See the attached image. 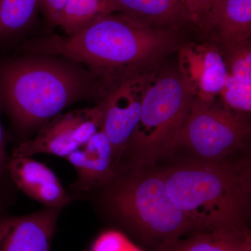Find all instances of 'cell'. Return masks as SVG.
<instances>
[{"instance_id": "1", "label": "cell", "mask_w": 251, "mask_h": 251, "mask_svg": "<svg viewBox=\"0 0 251 251\" xmlns=\"http://www.w3.org/2000/svg\"><path fill=\"white\" fill-rule=\"evenodd\" d=\"M176 33L114 13L100 16L74 35L27 41L21 50L78 63L108 90L124 79L156 72L163 58L179 46Z\"/></svg>"}, {"instance_id": "2", "label": "cell", "mask_w": 251, "mask_h": 251, "mask_svg": "<svg viewBox=\"0 0 251 251\" xmlns=\"http://www.w3.org/2000/svg\"><path fill=\"white\" fill-rule=\"evenodd\" d=\"M0 60V109L21 130L59 115L79 100L106 90L85 67L47 54Z\"/></svg>"}, {"instance_id": "3", "label": "cell", "mask_w": 251, "mask_h": 251, "mask_svg": "<svg viewBox=\"0 0 251 251\" xmlns=\"http://www.w3.org/2000/svg\"><path fill=\"white\" fill-rule=\"evenodd\" d=\"M163 173L167 193L197 231L247 226L251 192L247 166L197 159Z\"/></svg>"}, {"instance_id": "4", "label": "cell", "mask_w": 251, "mask_h": 251, "mask_svg": "<svg viewBox=\"0 0 251 251\" xmlns=\"http://www.w3.org/2000/svg\"><path fill=\"white\" fill-rule=\"evenodd\" d=\"M108 201L123 224L154 249L197 232L167 193L163 171L123 180L112 190Z\"/></svg>"}, {"instance_id": "5", "label": "cell", "mask_w": 251, "mask_h": 251, "mask_svg": "<svg viewBox=\"0 0 251 251\" xmlns=\"http://www.w3.org/2000/svg\"><path fill=\"white\" fill-rule=\"evenodd\" d=\"M196 94L182 69H167L153 75L144 93L139 123L128 143L135 158L149 163L169 152Z\"/></svg>"}, {"instance_id": "6", "label": "cell", "mask_w": 251, "mask_h": 251, "mask_svg": "<svg viewBox=\"0 0 251 251\" xmlns=\"http://www.w3.org/2000/svg\"><path fill=\"white\" fill-rule=\"evenodd\" d=\"M250 130L244 113L216 108L197 97L172 140L170 151L182 147L198 159L219 161L242 148Z\"/></svg>"}, {"instance_id": "7", "label": "cell", "mask_w": 251, "mask_h": 251, "mask_svg": "<svg viewBox=\"0 0 251 251\" xmlns=\"http://www.w3.org/2000/svg\"><path fill=\"white\" fill-rule=\"evenodd\" d=\"M103 110L102 102L93 108L56 115L42 125L34 138L15 148L12 156L49 153L67 158L101 128Z\"/></svg>"}, {"instance_id": "8", "label": "cell", "mask_w": 251, "mask_h": 251, "mask_svg": "<svg viewBox=\"0 0 251 251\" xmlns=\"http://www.w3.org/2000/svg\"><path fill=\"white\" fill-rule=\"evenodd\" d=\"M153 74L124 79L107 91L101 129L111 145L114 159L121 156L139 123L144 93Z\"/></svg>"}, {"instance_id": "9", "label": "cell", "mask_w": 251, "mask_h": 251, "mask_svg": "<svg viewBox=\"0 0 251 251\" xmlns=\"http://www.w3.org/2000/svg\"><path fill=\"white\" fill-rule=\"evenodd\" d=\"M220 52L251 41V0H213L197 25Z\"/></svg>"}, {"instance_id": "10", "label": "cell", "mask_w": 251, "mask_h": 251, "mask_svg": "<svg viewBox=\"0 0 251 251\" xmlns=\"http://www.w3.org/2000/svg\"><path fill=\"white\" fill-rule=\"evenodd\" d=\"M59 209L23 216H0V251H51Z\"/></svg>"}, {"instance_id": "11", "label": "cell", "mask_w": 251, "mask_h": 251, "mask_svg": "<svg viewBox=\"0 0 251 251\" xmlns=\"http://www.w3.org/2000/svg\"><path fill=\"white\" fill-rule=\"evenodd\" d=\"M6 172L21 191L48 208L60 209L72 201L54 172L30 156L11 157Z\"/></svg>"}, {"instance_id": "12", "label": "cell", "mask_w": 251, "mask_h": 251, "mask_svg": "<svg viewBox=\"0 0 251 251\" xmlns=\"http://www.w3.org/2000/svg\"><path fill=\"white\" fill-rule=\"evenodd\" d=\"M67 159L77 171V179L74 188L79 192L90 191L106 182L113 175V151L101 128Z\"/></svg>"}, {"instance_id": "13", "label": "cell", "mask_w": 251, "mask_h": 251, "mask_svg": "<svg viewBox=\"0 0 251 251\" xmlns=\"http://www.w3.org/2000/svg\"><path fill=\"white\" fill-rule=\"evenodd\" d=\"M112 14H120L135 21L158 28L177 31L191 23L178 0H110Z\"/></svg>"}, {"instance_id": "14", "label": "cell", "mask_w": 251, "mask_h": 251, "mask_svg": "<svg viewBox=\"0 0 251 251\" xmlns=\"http://www.w3.org/2000/svg\"><path fill=\"white\" fill-rule=\"evenodd\" d=\"M153 251H251V233L247 226L197 231Z\"/></svg>"}, {"instance_id": "15", "label": "cell", "mask_w": 251, "mask_h": 251, "mask_svg": "<svg viewBox=\"0 0 251 251\" xmlns=\"http://www.w3.org/2000/svg\"><path fill=\"white\" fill-rule=\"evenodd\" d=\"M39 9V0H0V47L25 30Z\"/></svg>"}, {"instance_id": "16", "label": "cell", "mask_w": 251, "mask_h": 251, "mask_svg": "<svg viewBox=\"0 0 251 251\" xmlns=\"http://www.w3.org/2000/svg\"><path fill=\"white\" fill-rule=\"evenodd\" d=\"M112 14L110 0H68L56 26L66 36L76 34L100 16Z\"/></svg>"}, {"instance_id": "17", "label": "cell", "mask_w": 251, "mask_h": 251, "mask_svg": "<svg viewBox=\"0 0 251 251\" xmlns=\"http://www.w3.org/2000/svg\"><path fill=\"white\" fill-rule=\"evenodd\" d=\"M202 68L195 85L202 95L198 97L203 101L211 102L215 94L221 92L227 80V67L221 52L211 46L205 50L202 58Z\"/></svg>"}, {"instance_id": "18", "label": "cell", "mask_w": 251, "mask_h": 251, "mask_svg": "<svg viewBox=\"0 0 251 251\" xmlns=\"http://www.w3.org/2000/svg\"><path fill=\"white\" fill-rule=\"evenodd\" d=\"M222 53L228 75L251 83V41L229 48Z\"/></svg>"}, {"instance_id": "19", "label": "cell", "mask_w": 251, "mask_h": 251, "mask_svg": "<svg viewBox=\"0 0 251 251\" xmlns=\"http://www.w3.org/2000/svg\"><path fill=\"white\" fill-rule=\"evenodd\" d=\"M221 92L226 104L231 108L239 113L251 112V83L238 80L228 75Z\"/></svg>"}, {"instance_id": "20", "label": "cell", "mask_w": 251, "mask_h": 251, "mask_svg": "<svg viewBox=\"0 0 251 251\" xmlns=\"http://www.w3.org/2000/svg\"><path fill=\"white\" fill-rule=\"evenodd\" d=\"M91 251H142L117 231H107L94 243Z\"/></svg>"}, {"instance_id": "21", "label": "cell", "mask_w": 251, "mask_h": 251, "mask_svg": "<svg viewBox=\"0 0 251 251\" xmlns=\"http://www.w3.org/2000/svg\"><path fill=\"white\" fill-rule=\"evenodd\" d=\"M189 16L191 22L196 25L207 12L213 0H178Z\"/></svg>"}, {"instance_id": "22", "label": "cell", "mask_w": 251, "mask_h": 251, "mask_svg": "<svg viewBox=\"0 0 251 251\" xmlns=\"http://www.w3.org/2000/svg\"><path fill=\"white\" fill-rule=\"evenodd\" d=\"M67 1L68 0H39L40 9L50 24L56 26L59 14Z\"/></svg>"}, {"instance_id": "23", "label": "cell", "mask_w": 251, "mask_h": 251, "mask_svg": "<svg viewBox=\"0 0 251 251\" xmlns=\"http://www.w3.org/2000/svg\"><path fill=\"white\" fill-rule=\"evenodd\" d=\"M1 110L0 109V179L6 173V166H7V152H6V145H7V138L6 132L1 122Z\"/></svg>"}, {"instance_id": "24", "label": "cell", "mask_w": 251, "mask_h": 251, "mask_svg": "<svg viewBox=\"0 0 251 251\" xmlns=\"http://www.w3.org/2000/svg\"><path fill=\"white\" fill-rule=\"evenodd\" d=\"M0 209H1V206H0Z\"/></svg>"}]
</instances>
